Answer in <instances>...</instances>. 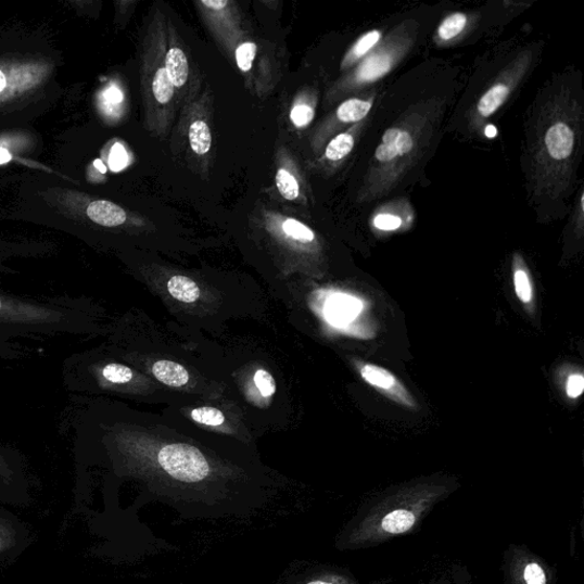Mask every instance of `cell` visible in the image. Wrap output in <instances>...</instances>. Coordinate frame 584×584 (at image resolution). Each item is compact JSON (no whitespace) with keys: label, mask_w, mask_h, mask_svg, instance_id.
I'll return each mask as SVG.
<instances>
[{"label":"cell","mask_w":584,"mask_h":584,"mask_svg":"<svg viewBox=\"0 0 584 584\" xmlns=\"http://www.w3.org/2000/svg\"><path fill=\"white\" fill-rule=\"evenodd\" d=\"M446 481H419L393 487L358 509L342 538L347 549H369L420 531L435 507L454 492Z\"/></svg>","instance_id":"cell-1"},{"label":"cell","mask_w":584,"mask_h":584,"mask_svg":"<svg viewBox=\"0 0 584 584\" xmlns=\"http://www.w3.org/2000/svg\"><path fill=\"white\" fill-rule=\"evenodd\" d=\"M100 331L97 307L78 296L29 297L0 288V359L25 355L21 339L62 334L85 335Z\"/></svg>","instance_id":"cell-2"},{"label":"cell","mask_w":584,"mask_h":584,"mask_svg":"<svg viewBox=\"0 0 584 584\" xmlns=\"http://www.w3.org/2000/svg\"><path fill=\"white\" fill-rule=\"evenodd\" d=\"M582 134V107L567 92L553 97L538 115L531 143L536 194L558 196L571 185Z\"/></svg>","instance_id":"cell-3"},{"label":"cell","mask_w":584,"mask_h":584,"mask_svg":"<svg viewBox=\"0 0 584 584\" xmlns=\"http://www.w3.org/2000/svg\"><path fill=\"white\" fill-rule=\"evenodd\" d=\"M444 102H419L383 134L359 191V201L371 202L394 190L429 149L440 127Z\"/></svg>","instance_id":"cell-4"},{"label":"cell","mask_w":584,"mask_h":584,"mask_svg":"<svg viewBox=\"0 0 584 584\" xmlns=\"http://www.w3.org/2000/svg\"><path fill=\"white\" fill-rule=\"evenodd\" d=\"M419 25L407 20L393 28L361 61L343 82L345 91H361L391 74L407 58L417 41Z\"/></svg>","instance_id":"cell-5"},{"label":"cell","mask_w":584,"mask_h":584,"mask_svg":"<svg viewBox=\"0 0 584 584\" xmlns=\"http://www.w3.org/2000/svg\"><path fill=\"white\" fill-rule=\"evenodd\" d=\"M532 62V51L525 50L505 67L470 111L469 122L473 129H479L509 100L525 78Z\"/></svg>","instance_id":"cell-6"},{"label":"cell","mask_w":584,"mask_h":584,"mask_svg":"<svg viewBox=\"0 0 584 584\" xmlns=\"http://www.w3.org/2000/svg\"><path fill=\"white\" fill-rule=\"evenodd\" d=\"M31 503V479L28 464L17 448L0 443V504L28 507Z\"/></svg>","instance_id":"cell-7"},{"label":"cell","mask_w":584,"mask_h":584,"mask_svg":"<svg viewBox=\"0 0 584 584\" xmlns=\"http://www.w3.org/2000/svg\"><path fill=\"white\" fill-rule=\"evenodd\" d=\"M505 584H556V571L530 548L510 545L504 555Z\"/></svg>","instance_id":"cell-8"},{"label":"cell","mask_w":584,"mask_h":584,"mask_svg":"<svg viewBox=\"0 0 584 584\" xmlns=\"http://www.w3.org/2000/svg\"><path fill=\"white\" fill-rule=\"evenodd\" d=\"M158 460L166 473L178 481L200 482L210 474V465L205 457L186 444L165 446Z\"/></svg>","instance_id":"cell-9"},{"label":"cell","mask_w":584,"mask_h":584,"mask_svg":"<svg viewBox=\"0 0 584 584\" xmlns=\"http://www.w3.org/2000/svg\"><path fill=\"white\" fill-rule=\"evenodd\" d=\"M34 541L30 528L0 504V572L12 567Z\"/></svg>","instance_id":"cell-10"},{"label":"cell","mask_w":584,"mask_h":584,"mask_svg":"<svg viewBox=\"0 0 584 584\" xmlns=\"http://www.w3.org/2000/svg\"><path fill=\"white\" fill-rule=\"evenodd\" d=\"M364 379L370 385L381 390L392 396V398L414 406V402L406 390L398 383V380L389 370L373 365H366L361 368Z\"/></svg>","instance_id":"cell-11"},{"label":"cell","mask_w":584,"mask_h":584,"mask_svg":"<svg viewBox=\"0 0 584 584\" xmlns=\"http://www.w3.org/2000/svg\"><path fill=\"white\" fill-rule=\"evenodd\" d=\"M408 202H391L385 206H381L377 210L371 218V226L377 231L381 232H395L401 230L406 226V220L408 223L412 221V217H404L403 215H412V210Z\"/></svg>","instance_id":"cell-12"},{"label":"cell","mask_w":584,"mask_h":584,"mask_svg":"<svg viewBox=\"0 0 584 584\" xmlns=\"http://www.w3.org/2000/svg\"><path fill=\"white\" fill-rule=\"evenodd\" d=\"M366 123V119L359 122L353 125L350 130L337 135V137L330 141L326 149V158L331 163H339L344 161L346 156L352 153L356 143V138L358 137V134L361 132V130L365 128Z\"/></svg>","instance_id":"cell-13"},{"label":"cell","mask_w":584,"mask_h":584,"mask_svg":"<svg viewBox=\"0 0 584 584\" xmlns=\"http://www.w3.org/2000/svg\"><path fill=\"white\" fill-rule=\"evenodd\" d=\"M87 215L89 219L105 228L119 227L127 219V215L123 208L105 200L92 202L87 208Z\"/></svg>","instance_id":"cell-14"},{"label":"cell","mask_w":584,"mask_h":584,"mask_svg":"<svg viewBox=\"0 0 584 584\" xmlns=\"http://www.w3.org/2000/svg\"><path fill=\"white\" fill-rule=\"evenodd\" d=\"M153 376L166 386L181 389L189 384L190 374L188 370L179 364L161 359L152 366Z\"/></svg>","instance_id":"cell-15"},{"label":"cell","mask_w":584,"mask_h":584,"mask_svg":"<svg viewBox=\"0 0 584 584\" xmlns=\"http://www.w3.org/2000/svg\"><path fill=\"white\" fill-rule=\"evenodd\" d=\"M381 39H383V31L378 29L370 30L359 37L345 56L343 67H348L361 61L377 47Z\"/></svg>","instance_id":"cell-16"},{"label":"cell","mask_w":584,"mask_h":584,"mask_svg":"<svg viewBox=\"0 0 584 584\" xmlns=\"http://www.w3.org/2000/svg\"><path fill=\"white\" fill-rule=\"evenodd\" d=\"M166 71L176 87L183 86L189 78V62L186 53L179 49H172L166 58Z\"/></svg>","instance_id":"cell-17"},{"label":"cell","mask_w":584,"mask_h":584,"mask_svg":"<svg viewBox=\"0 0 584 584\" xmlns=\"http://www.w3.org/2000/svg\"><path fill=\"white\" fill-rule=\"evenodd\" d=\"M167 289L173 299L178 302L191 304L199 300L200 289L198 284L183 276H175L169 279Z\"/></svg>","instance_id":"cell-18"},{"label":"cell","mask_w":584,"mask_h":584,"mask_svg":"<svg viewBox=\"0 0 584 584\" xmlns=\"http://www.w3.org/2000/svg\"><path fill=\"white\" fill-rule=\"evenodd\" d=\"M468 22V15L461 12L446 16L436 31V40L442 43L455 40L466 30Z\"/></svg>","instance_id":"cell-19"},{"label":"cell","mask_w":584,"mask_h":584,"mask_svg":"<svg viewBox=\"0 0 584 584\" xmlns=\"http://www.w3.org/2000/svg\"><path fill=\"white\" fill-rule=\"evenodd\" d=\"M189 138L191 148L196 154L204 155L210 152L212 148V132L205 122H194L190 126Z\"/></svg>","instance_id":"cell-20"},{"label":"cell","mask_w":584,"mask_h":584,"mask_svg":"<svg viewBox=\"0 0 584 584\" xmlns=\"http://www.w3.org/2000/svg\"><path fill=\"white\" fill-rule=\"evenodd\" d=\"M359 309H361V304L354 299L335 300L330 308L331 321L337 323L350 321L355 318Z\"/></svg>","instance_id":"cell-21"},{"label":"cell","mask_w":584,"mask_h":584,"mask_svg":"<svg viewBox=\"0 0 584 584\" xmlns=\"http://www.w3.org/2000/svg\"><path fill=\"white\" fill-rule=\"evenodd\" d=\"M174 87L166 67H161V69L156 72L152 82L153 94L156 101L163 104L168 103L173 99Z\"/></svg>","instance_id":"cell-22"},{"label":"cell","mask_w":584,"mask_h":584,"mask_svg":"<svg viewBox=\"0 0 584 584\" xmlns=\"http://www.w3.org/2000/svg\"><path fill=\"white\" fill-rule=\"evenodd\" d=\"M423 584H475L466 567L455 566Z\"/></svg>","instance_id":"cell-23"},{"label":"cell","mask_w":584,"mask_h":584,"mask_svg":"<svg viewBox=\"0 0 584 584\" xmlns=\"http://www.w3.org/2000/svg\"><path fill=\"white\" fill-rule=\"evenodd\" d=\"M277 187L280 194L289 201H294L300 196V185L294 175L287 169H279L277 174Z\"/></svg>","instance_id":"cell-24"},{"label":"cell","mask_w":584,"mask_h":584,"mask_svg":"<svg viewBox=\"0 0 584 584\" xmlns=\"http://www.w3.org/2000/svg\"><path fill=\"white\" fill-rule=\"evenodd\" d=\"M513 283L519 300L524 304H529L533 299V288L524 267L519 266L515 269Z\"/></svg>","instance_id":"cell-25"},{"label":"cell","mask_w":584,"mask_h":584,"mask_svg":"<svg viewBox=\"0 0 584 584\" xmlns=\"http://www.w3.org/2000/svg\"><path fill=\"white\" fill-rule=\"evenodd\" d=\"M283 232L295 240L302 241V242H312L314 239H316V234L313 233V231L304 226L303 223L289 218L283 221L282 224Z\"/></svg>","instance_id":"cell-26"},{"label":"cell","mask_w":584,"mask_h":584,"mask_svg":"<svg viewBox=\"0 0 584 584\" xmlns=\"http://www.w3.org/2000/svg\"><path fill=\"white\" fill-rule=\"evenodd\" d=\"M191 418L201 424L219 427L226 422V416L221 411L212 407H202L191 412Z\"/></svg>","instance_id":"cell-27"},{"label":"cell","mask_w":584,"mask_h":584,"mask_svg":"<svg viewBox=\"0 0 584 584\" xmlns=\"http://www.w3.org/2000/svg\"><path fill=\"white\" fill-rule=\"evenodd\" d=\"M257 47L254 42H243L236 51V60L239 69L243 73L252 71L256 58Z\"/></svg>","instance_id":"cell-28"},{"label":"cell","mask_w":584,"mask_h":584,"mask_svg":"<svg viewBox=\"0 0 584 584\" xmlns=\"http://www.w3.org/2000/svg\"><path fill=\"white\" fill-rule=\"evenodd\" d=\"M255 385L264 397H271L277 392L274 376L265 369H259L254 376Z\"/></svg>","instance_id":"cell-29"},{"label":"cell","mask_w":584,"mask_h":584,"mask_svg":"<svg viewBox=\"0 0 584 584\" xmlns=\"http://www.w3.org/2000/svg\"><path fill=\"white\" fill-rule=\"evenodd\" d=\"M314 118V110L305 104L296 105L292 109L290 119L296 127L307 126Z\"/></svg>","instance_id":"cell-30"},{"label":"cell","mask_w":584,"mask_h":584,"mask_svg":"<svg viewBox=\"0 0 584 584\" xmlns=\"http://www.w3.org/2000/svg\"><path fill=\"white\" fill-rule=\"evenodd\" d=\"M128 164V154L123 145L116 144L112 148L109 156L110 168L114 172L124 169Z\"/></svg>","instance_id":"cell-31"},{"label":"cell","mask_w":584,"mask_h":584,"mask_svg":"<svg viewBox=\"0 0 584 584\" xmlns=\"http://www.w3.org/2000/svg\"><path fill=\"white\" fill-rule=\"evenodd\" d=\"M584 391V378L574 374L569 378L567 393L571 398H577Z\"/></svg>","instance_id":"cell-32"},{"label":"cell","mask_w":584,"mask_h":584,"mask_svg":"<svg viewBox=\"0 0 584 584\" xmlns=\"http://www.w3.org/2000/svg\"><path fill=\"white\" fill-rule=\"evenodd\" d=\"M105 99L110 103L118 104L123 101L124 97L120 89L115 86H111L106 89Z\"/></svg>","instance_id":"cell-33"},{"label":"cell","mask_w":584,"mask_h":584,"mask_svg":"<svg viewBox=\"0 0 584 584\" xmlns=\"http://www.w3.org/2000/svg\"><path fill=\"white\" fill-rule=\"evenodd\" d=\"M202 5L215 11H221L229 5L227 0H202Z\"/></svg>","instance_id":"cell-34"},{"label":"cell","mask_w":584,"mask_h":584,"mask_svg":"<svg viewBox=\"0 0 584 584\" xmlns=\"http://www.w3.org/2000/svg\"><path fill=\"white\" fill-rule=\"evenodd\" d=\"M11 160H12L11 153L4 148H0V165H4L9 163L11 162Z\"/></svg>","instance_id":"cell-35"},{"label":"cell","mask_w":584,"mask_h":584,"mask_svg":"<svg viewBox=\"0 0 584 584\" xmlns=\"http://www.w3.org/2000/svg\"><path fill=\"white\" fill-rule=\"evenodd\" d=\"M342 583H343V579L341 580V582H335L331 580H314V581L308 582L307 584H342Z\"/></svg>","instance_id":"cell-36"},{"label":"cell","mask_w":584,"mask_h":584,"mask_svg":"<svg viewBox=\"0 0 584 584\" xmlns=\"http://www.w3.org/2000/svg\"><path fill=\"white\" fill-rule=\"evenodd\" d=\"M7 86V79L2 72H0V93L4 91V88Z\"/></svg>","instance_id":"cell-37"},{"label":"cell","mask_w":584,"mask_h":584,"mask_svg":"<svg viewBox=\"0 0 584 584\" xmlns=\"http://www.w3.org/2000/svg\"><path fill=\"white\" fill-rule=\"evenodd\" d=\"M94 164H96V167L102 172V174L106 172V168L104 167L101 161H97Z\"/></svg>","instance_id":"cell-38"}]
</instances>
